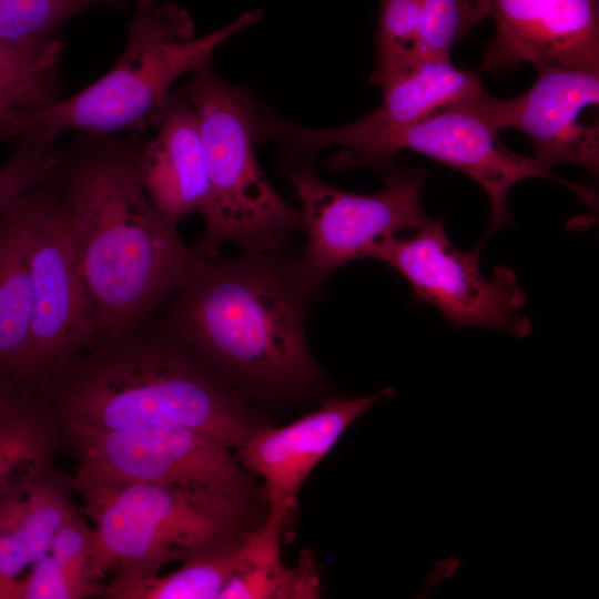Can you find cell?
Wrapping results in <instances>:
<instances>
[{"instance_id": "cell-16", "label": "cell", "mask_w": 599, "mask_h": 599, "mask_svg": "<svg viewBox=\"0 0 599 599\" xmlns=\"http://www.w3.org/2000/svg\"><path fill=\"white\" fill-rule=\"evenodd\" d=\"M155 133L139 153L142 185L158 211L173 225L202 213L210 193L202 135L194 109L181 93H172L155 118Z\"/></svg>"}, {"instance_id": "cell-30", "label": "cell", "mask_w": 599, "mask_h": 599, "mask_svg": "<svg viewBox=\"0 0 599 599\" xmlns=\"http://www.w3.org/2000/svg\"><path fill=\"white\" fill-rule=\"evenodd\" d=\"M7 374H9V373H7V372H4L3 369L0 368V379Z\"/></svg>"}, {"instance_id": "cell-19", "label": "cell", "mask_w": 599, "mask_h": 599, "mask_svg": "<svg viewBox=\"0 0 599 599\" xmlns=\"http://www.w3.org/2000/svg\"><path fill=\"white\" fill-rule=\"evenodd\" d=\"M290 511L270 505L262 524L248 529L236 570L219 599H315L322 583L316 562L304 549L298 562L286 567L281 556L282 531Z\"/></svg>"}, {"instance_id": "cell-29", "label": "cell", "mask_w": 599, "mask_h": 599, "mask_svg": "<svg viewBox=\"0 0 599 599\" xmlns=\"http://www.w3.org/2000/svg\"><path fill=\"white\" fill-rule=\"evenodd\" d=\"M9 136L7 129L0 124V139Z\"/></svg>"}, {"instance_id": "cell-5", "label": "cell", "mask_w": 599, "mask_h": 599, "mask_svg": "<svg viewBox=\"0 0 599 599\" xmlns=\"http://www.w3.org/2000/svg\"><path fill=\"white\" fill-rule=\"evenodd\" d=\"M93 522L92 569L100 580L148 578L251 525V493L204 491L74 475L69 480Z\"/></svg>"}, {"instance_id": "cell-28", "label": "cell", "mask_w": 599, "mask_h": 599, "mask_svg": "<svg viewBox=\"0 0 599 599\" xmlns=\"http://www.w3.org/2000/svg\"><path fill=\"white\" fill-rule=\"evenodd\" d=\"M0 599H20V588L0 581Z\"/></svg>"}, {"instance_id": "cell-1", "label": "cell", "mask_w": 599, "mask_h": 599, "mask_svg": "<svg viewBox=\"0 0 599 599\" xmlns=\"http://www.w3.org/2000/svg\"><path fill=\"white\" fill-rule=\"evenodd\" d=\"M58 164L67 220L101 339L145 325L204 254L154 206L139 174L143 133H81Z\"/></svg>"}, {"instance_id": "cell-14", "label": "cell", "mask_w": 599, "mask_h": 599, "mask_svg": "<svg viewBox=\"0 0 599 599\" xmlns=\"http://www.w3.org/2000/svg\"><path fill=\"white\" fill-rule=\"evenodd\" d=\"M496 33L479 71L524 62L599 70V0H489Z\"/></svg>"}, {"instance_id": "cell-17", "label": "cell", "mask_w": 599, "mask_h": 599, "mask_svg": "<svg viewBox=\"0 0 599 599\" xmlns=\"http://www.w3.org/2000/svg\"><path fill=\"white\" fill-rule=\"evenodd\" d=\"M69 487L51 470L0 496V581L20 587V575L49 551L75 512Z\"/></svg>"}, {"instance_id": "cell-24", "label": "cell", "mask_w": 599, "mask_h": 599, "mask_svg": "<svg viewBox=\"0 0 599 599\" xmlns=\"http://www.w3.org/2000/svg\"><path fill=\"white\" fill-rule=\"evenodd\" d=\"M423 0H379L375 61L369 82L385 83L419 63L418 31Z\"/></svg>"}, {"instance_id": "cell-26", "label": "cell", "mask_w": 599, "mask_h": 599, "mask_svg": "<svg viewBox=\"0 0 599 599\" xmlns=\"http://www.w3.org/2000/svg\"><path fill=\"white\" fill-rule=\"evenodd\" d=\"M19 136L14 151L0 167V215L16 197L48 176L61 160L57 139L32 131Z\"/></svg>"}, {"instance_id": "cell-21", "label": "cell", "mask_w": 599, "mask_h": 599, "mask_svg": "<svg viewBox=\"0 0 599 599\" xmlns=\"http://www.w3.org/2000/svg\"><path fill=\"white\" fill-rule=\"evenodd\" d=\"M246 531L211 544L170 573L113 578L102 588L101 596L109 599H219L237 568Z\"/></svg>"}, {"instance_id": "cell-7", "label": "cell", "mask_w": 599, "mask_h": 599, "mask_svg": "<svg viewBox=\"0 0 599 599\" xmlns=\"http://www.w3.org/2000/svg\"><path fill=\"white\" fill-rule=\"evenodd\" d=\"M483 243L463 251L449 240L443 216L432 217L408 238L373 243L363 257L384 262L409 284L414 296L436 307L456 327H490L516 337L532 331L520 309L526 295L515 272L495 267L491 278L480 271Z\"/></svg>"}, {"instance_id": "cell-20", "label": "cell", "mask_w": 599, "mask_h": 599, "mask_svg": "<svg viewBox=\"0 0 599 599\" xmlns=\"http://www.w3.org/2000/svg\"><path fill=\"white\" fill-rule=\"evenodd\" d=\"M29 190L0 215V368L16 376L27 363L33 316Z\"/></svg>"}, {"instance_id": "cell-9", "label": "cell", "mask_w": 599, "mask_h": 599, "mask_svg": "<svg viewBox=\"0 0 599 599\" xmlns=\"http://www.w3.org/2000/svg\"><path fill=\"white\" fill-rule=\"evenodd\" d=\"M498 132L480 111L475 97L443 109L363 151L336 153L327 166L332 171L368 166L386 173L395 167L402 151L423 154L463 172L484 189L491 209L488 235L512 224L507 196L516 183L528 177L561 183L595 206L591 190L557 177L534 158L507 150L500 143Z\"/></svg>"}, {"instance_id": "cell-25", "label": "cell", "mask_w": 599, "mask_h": 599, "mask_svg": "<svg viewBox=\"0 0 599 599\" xmlns=\"http://www.w3.org/2000/svg\"><path fill=\"white\" fill-rule=\"evenodd\" d=\"M487 17L489 0H423L418 61L450 60L453 47Z\"/></svg>"}, {"instance_id": "cell-12", "label": "cell", "mask_w": 599, "mask_h": 599, "mask_svg": "<svg viewBox=\"0 0 599 599\" xmlns=\"http://www.w3.org/2000/svg\"><path fill=\"white\" fill-rule=\"evenodd\" d=\"M380 104L362 119L333 129L294 124L271 110H261L256 124L258 142L275 141L290 171L311 164L324 149L337 153L363 151L414 125L432 114L483 92L478 72L461 69L450 60H426L395 77L382 88Z\"/></svg>"}, {"instance_id": "cell-6", "label": "cell", "mask_w": 599, "mask_h": 599, "mask_svg": "<svg viewBox=\"0 0 599 599\" xmlns=\"http://www.w3.org/2000/svg\"><path fill=\"white\" fill-rule=\"evenodd\" d=\"M181 93L196 114L205 151L210 193L201 213L204 233L195 246L217 254L225 243L245 254L271 252L303 229L300 210L271 185L254 152L261 111L245 88L226 82L212 59L190 73Z\"/></svg>"}, {"instance_id": "cell-23", "label": "cell", "mask_w": 599, "mask_h": 599, "mask_svg": "<svg viewBox=\"0 0 599 599\" xmlns=\"http://www.w3.org/2000/svg\"><path fill=\"white\" fill-rule=\"evenodd\" d=\"M125 8L124 0H0V40L41 50L63 42L61 26L85 10Z\"/></svg>"}, {"instance_id": "cell-11", "label": "cell", "mask_w": 599, "mask_h": 599, "mask_svg": "<svg viewBox=\"0 0 599 599\" xmlns=\"http://www.w3.org/2000/svg\"><path fill=\"white\" fill-rule=\"evenodd\" d=\"M61 426L77 475L204 491L251 493L245 468L214 438L182 427L94 429Z\"/></svg>"}, {"instance_id": "cell-10", "label": "cell", "mask_w": 599, "mask_h": 599, "mask_svg": "<svg viewBox=\"0 0 599 599\" xmlns=\"http://www.w3.org/2000/svg\"><path fill=\"white\" fill-rule=\"evenodd\" d=\"M385 175L380 191L357 194L327 184L311 164L290 171L307 234L301 264L314 287L321 290L334 271L362 258L373 243L417 231L432 219L422 200L427 171L394 167Z\"/></svg>"}, {"instance_id": "cell-8", "label": "cell", "mask_w": 599, "mask_h": 599, "mask_svg": "<svg viewBox=\"0 0 599 599\" xmlns=\"http://www.w3.org/2000/svg\"><path fill=\"white\" fill-rule=\"evenodd\" d=\"M29 196L33 316L27 363L17 377L34 385L101 336L69 229L58 165Z\"/></svg>"}, {"instance_id": "cell-13", "label": "cell", "mask_w": 599, "mask_h": 599, "mask_svg": "<svg viewBox=\"0 0 599 599\" xmlns=\"http://www.w3.org/2000/svg\"><path fill=\"white\" fill-rule=\"evenodd\" d=\"M537 79L521 95L500 100L484 91L476 97L483 114L497 130L516 129L534 143V159L547 171L560 164L599 174V128L583 124L581 113L598 105L599 70L532 63Z\"/></svg>"}, {"instance_id": "cell-15", "label": "cell", "mask_w": 599, "mask_h": 599, "mask_svg": "<svg viewBox=\"0 0 599 599\" xmlns=\"http://www.w3.org/2000/svg\"><path fill=\"white\" fill-rule=\"evenodd\" d=\"M392 395L393 389L385 388L370 396L328 398L318 409L291 424L260 425L237 448V458L245 469L264 479L268 504L284 507L291 514L316 465L359 416L377 400Z\"/></svg>"}, {"instance_id": "cell-4", "label": "cell", "mask_w": 599, "mask_h": 599, "mask_svg": "<svg viewBox=\"0 0 599 599\" xmlns=\"http://www.w3.org/2000/svg\"><path fill=\"white\" fill-rule=\"evenodd\" d=\"M262 17L261 10L247 11L194 38L195 24L185 9L161 0H138L124 50L110 71L70 97L17 114L11 120V134L27 130L54 138L65 131L144 133L182 75L212 59L220 44Z\"/></svg>"}, {"instance_id": "cell-22", "label": "cell", "mask_w": 599, "mask_h": 599, "mask_svg": "<svg viewBox=\"0 0 599 599\" xmlns=\"http://www.w3.org/2000/svg\"><path fill=\"white\" fill-rule=\"evenodd\" d=\"M63 42L35 50L0 40V124L62 98L60 64Z\"/></svg>"}, {"instance_id": "cell-27", "label": "cell", "mask_w": 599, "mask_h": 599, "mask_svg": "<svg viewBox=\"0 0 599 599\" xmlns=\"http://www.w3.org/2000/svg\"><path fill=\"white\" fill-rule=\"evenodd\" d=\"M19 582L20 599H81L101 595L103 588L75 576L49 552L37 560Z\"/></svg>"}, {"instance_id": "cell-18", "label": "cell", "mask_w": 599, "mask_h": 599, "mask_svg": "<svg viewBox=\"0 0 599 599\" xmlns=\"http://www.w3.org/2000/svg\"><path fill=\"white\" fill-rule=\"evenodd\" d=\"M53 409L30 384L14 375L0 379V496L53 470L62 443Z\"/></svg>"}, {"instance_id": "cell-3", "label": "cell", "mask_w": 599, "mask_h": 599, "mask_svg": "<svg viewBox=\"0 0 599 599\" xmlns=\"http://www.w3.org/2000/svg\"><path fill=\"white\" fill-rule=\"evenodd\" d=\"M34 387L62 426L182 427L237 449L261 424L246 395L205 370L154 317L82 349Z\"/></svg>"}, {"instance_id": "cell-2", "label": "cell", "mask_w": 599, "mask_h": 599, "mask_svg": "<svg viewBox=\"0 0 599 599\" xmlns=\"http://www.w3.org/2000/svg\"><path fill=\"white\" fill-rule=\"evenodd\" d=\"M318 292L301 260L277 248L232 260L204 255L156 321L221 382L244 395L293 399L321 383L305 336Z\"/></svg>"}]
</instances>
